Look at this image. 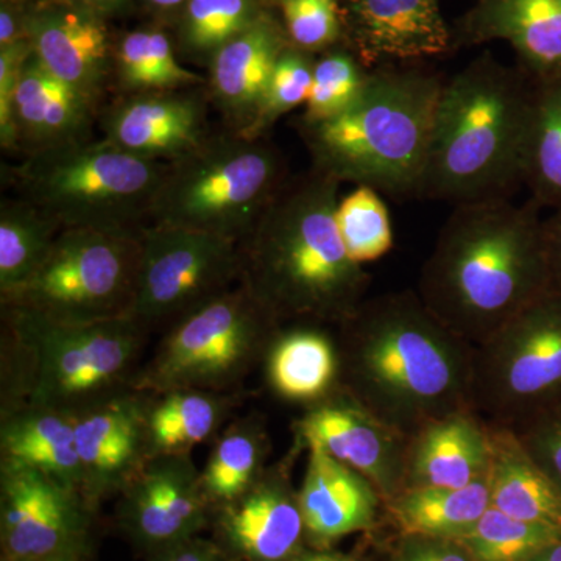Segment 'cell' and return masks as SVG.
I'll use <instances>...</instances> for the list:
<instances>
[{
    "instance_id": "obj_25",
    "label": "cell",
    "mask_w": 561,
    "mask_h": 561,
    "mask_svg": "<svg viewBox=\"0 0 561 561\" xmlns=\"http://www.w3.org/2000/svg\"><path fill=\"white\" fill-rule=\"evenodd\" d=\"M265 386L278 400L302 409L342 387L337 335L323 324L290 323L276 331L262 360Z\"/></svg>"
},
{
    "instance_id": "obj_47",
    "label": "cell",
    "mask_w": 561,
    "mask_h": 561,
    "mask_svg": "<svg viewBox=\"0 0 561 561\" xmlns=\"http://www.w3.org/2000/svg\"><path fill=\"white\" fill-rule=\"evenodd\" d=\"M527 561H561V538L542 548Z\"/></svg>"
},
{
    "instance_id": "obj_14",
    "label": "cell",
    "mask_w": 561,
    "mask_h": 561,
    "mask_svg": "<svg viewBox=\"0 0 561 561\" xmlns=\"http://www.w3.org/2000/svg\"><path fill=\"white\" fill-rule=\"evenodd\" d=\"M291 431L301 451L319 449L353 468L371 482L383 502L404 491L408 435L368 411L343 387L305 408Z\"/></svg>"
},
{
    "instance_id": "obj_49",
    "label": "cell",
    "mask_w": 561,
    "mask_h": 561,
    "mask_svg": "<svg viewBox=\"0 0 561 561\" xmlns=\"http://www.w3.org/2000/svg\"><path fill=\"white\" fill-rule=\"evenodd\" d=\"M92 2L101 3V5H114V3H119L121 0H92Z\"/></svg>"
},
{
    "instance_id": "obj_23",
    "label": "cell",
    "mask_w": 561,
    "mask_h": 561,
    "mask_svg": "<svg viewBox=\"0 0 561 561\" xmlns=\"http://www.w3.org/2000/svg\"><path fill=\"white\" fill-rule=\"evenodd\" d=\"M491 427L476 411L443 416L409 437L405 489H463L489 478Z\"/></svg>"
},
{
    "instance_id": "obj_43",
    "label": "cell",
    "mask_w": 561,
    "mask_h": 561,
    "mask_svg": "<svg viewBox=\"0 0 561 561\" xmlns=\"http://www.w3.org/2000/svg\"><path fill=\"white\" fill-rule=\"evenodd\" d=\"M389 561H476L453 538L401 537Z\"/></svg>"
},
{
    "instance_id": "obj_48",
    "label": "cell",
    "mask_w": 561,
    "mask_h": 561,
    "mask_svg": "<svg viewBox=\"0 0 561 561\" xmlns=\"http://www.w3.org/2000/svg\"><path fill=\"white\" fill-rule=\"evenodd\" d=\"M150 2L153 5L161 7V9H173V7H179L187 0H150Z\"/></svg>"
},
{
    "instance_id": "obj_31",
    "label": "cell",
    "mask_w": 561,
    "mask_h": 561,
    "mask_svg": "<svg viewBox=\"0 0 561 561\" xmlns=\"http://www.w3.org/2000/svg\"><path fill=\"white\" fill-rule=\"evenodd\" d=\"M271 434L261 415L231 420L214 438L201 470L203 493L213 511L250 490L271 465Z\"/></svg>"
},
{
    "instance_id": "obj_1",
    "label": "cell",
    "mask_w": 561,
    "mask_h": 561,
    "mask_svg": "<svg viewBox=\"0 0 561 561\" xmlns=\"http://www.w3.org/2000/svg\"><path fill=\"white\" fill-rule=\"evenodd\" d=\"M335 328L343 389L394 430L412 437L432 421L474 411L476 346L416 290L367 298Z\"/></svg>"
},
{
    "instance_id": "obj_16",
    "label": "cell",
    "mask_w": 561,
    "mask_h": 561,
    "mask_svg": "<svg viewBox=\"0 0 561 561\" xmlns=\"http://www.w3.org/2000/svg\"><path fill=\"white\" fill-rule=\"evenodd\" d=\"M297 445L268 465L241 496L214 508L213 538L238 561H291L306 548L305 522L291 470Z\"/></svg>"
},
{
    "instance_id": "obj_38",
    "label": "cell",
    "mask_w": 561,
    "mask_h": 561,
    "mask_svg": "<svg viewBox=\"0 0 561 561\" xmlns=\"http://www.w3.org/2000/svg\"><path fill=\"white\" fill-rule=\"evenodd\" d=\"M313 65L316 61L308 51L294 46L284 50L273 69L256 121L245 138H261L280 116L308 102Z\"/></svg>"
},
{
    "instance_id": "obj_41",
    "label": "cell",
    "mask_w": 561,
    "mask_h": 561,
    "mask_svg": "<svg viewBox=\"0 0 561 561\" xmlns=\"http://www.w3.org/2000/svg\"><path fill=\"white\" fill-rule=\"evenodd\" d=\"M117 72L122 88L131 94L160 91L150 46V32H133L125 36L117 57Z\"/></svg>"
},
{
    "instance_id": "obj_39",
    "label": "cell",
    "mask_w": 561,
    "mask_h": 561,
    "mask_svg": "<svg viewBox=\"0 0 561 561\" xmlns=\"http://www.w3.org/2000/svg\"><path fill=\"white\" fill-rule=\"evenodd\" d=\"M278 5L287 38L297 49L312 54L341 39V0H278Z\"/></svg>"
},
{
    "instance_id": "obj_50",
    "label": "cell",
    "mask_w": 561,
    "mask_h": 561,
    "mask_svg": "<svg viewBox=\"0 0 561 561\" xmlns=\"http://www.w3.org/2000/svg\"><path fill=\"white\" fill-rule=\"evenodd\" d=\"M61 561H83V560H61Z\"/></svg>"
},
{
    "instance_id": "obj_26",
    "label": "cell",
    "mask_w": 561,
    "mask_h": 561,
    "mask_svg": "<svg viewBox=\"0 0 561 561\" xmlns=\"http://www.w3.org/2000/svg\"><path fill=\"white\" fill-rule=\"evenodd\" d=\"M92 111L87 98L54 76L32 51L14 95L18 147L24 144L31 154L88 138Z\"/></svg>"
},
{
    "instance_id": "obj_37",
    "label": "cell",
    "mask_w": 561,
    "mask_h": 561,
    "mask_svg": "<svg viewBox=\"0 0 561 561\" xmlns=\"http://www.w3.org/2000/svg\"><path fill=\"white\" fill-rule=\"evenodd\" d=\"M261 14L256 0H187L184 43L195 54L213 57Z\"/></svg>"
},
{
    "instance_id": "obj_21",
    "label": "cell",
    "mask_w": 561,
    "mask_h": 561,
    "mask_svg": "<svg viewBox=\"0 0 561 561\" xmlns=\"http://www.w3.org/2000/svg\"><path fill=\"white\" fill-rule=\"evenodd\" d=\"M298 496L306 545L313 549H331L348 535L373 529L383 508L367 478L319 449L308 451Z\"/></svg>"
},
{
    "instance_id": "obj_7",
    "label": "cell",
    "mask_w": 561,
    "mask_h": 561,
    "mask_svg": "<svg viewBox=\"0 0 561 561\" xmlns=\"http://www.w3.org/2000/svg\"><path fill=\"white\" fill-rule=\"evenodd\" d=\"M169 162L144 160L106 140L35 151L11 169L21 201L68 228L140 232L151 220Z\"/></svg>"
},
{
    "instance_id": "obj_44",
    "label": "cell",
    "mask_w": 561,
    "mask_h": 561,
    "mask_svg": "<svg viewBox=\"0 0 561 561\" xmlns=\"http://www.w3.org/2000/svg\"><path fill=\"white\" fill-rule=\"evenodd\" d=\"M147 561H238L214 540V538L192 537L147 557Z\"/></svg>"
},
{
    "instance_id": "obj_28",
    "label": "cell",
    "mask_w": 561,
    "mask_h": 561,
    "mask_svg": "<svg viewBox=\"0 0 561 561\" xmlns=\"http://www.w3.org/2000/svg\"><path fill=\"white\" fill-rule=\"evenodd\" d=\"M491 505L519 522L561 535V489L524 449L515 432L490 424Z\"/></svg>"
},
{
    "instance_id": "obj_27",
    "label": "cell",
    "mask_w": 561,
    "mask_h": 561,
    "mask_svg": "<svg viewBox=\"0 0 561 561\" xmlns=\"http://www.w3.org/2000/svg\"><path fill=\"white\" fill-rule=\"evenodd\" d=\"M0 463L44 472L81 493L73 413L27 405L0 416Z\"/></svg>"
},
{
    "instance_id": "obj_32",
    "label": "cell",
    "mask_w": 561,
    "mask_h": 561,
    "mask_svg": "<svg viewBox=\"0 0 561 561\" xmlns=\"http://www.w3.org/2000/svg\"><path fill=\"white\" fill-rule=\"evenodd\" d=\"M524 184L541 208H561V79L531 81Z\"/></svg>"
},
{
    "instance_id": "obj_15",
    "label": "cell",
    "mask_w": 561,
    "mask_h": 561,
    "mask_svg": "<svg viewBox=\"0 0 561 561\" xmlns=\"http://www.w3.org/2000/svg\"><path fill=\"white\" fill-rule=\"evenodd\" d=\"M210 519L213 507L192 456L147 460L117 494V527L147 557L197 537Z\"/></svg>"
},
{
    "instance_id": "obj_5",
    "label": "cell",
    "mask_w": 561,
    "mask_h": 561,
    "mask_svg": "<svg viewBox=\"0 0 561 561\" xmlns=\"http://www.w3.org/2000/svg\"><path fill=\"white\" fill-rule=\"evenodd\" d=\"M443 84L420 68L371 69L359 101L341 116L298 121L312 168L341 183L416 197Z\"/></svg>"
},
{
    "instance_id": "obj_3",
    "label": "cell",
    "mask_w": 561,
    "mask_h": 561,
    "mask_svg": "<svg viewBox=\"0 0 561 561\" xmlns=\"http://www.w3.org/2000/svg\"><path fill=\"white\" fill-rule=\"evenodd\" d=\"M341 184L313 168L287 180L239 242L241 283L280 324L339 327L368 298L335 224Z\"/></svg>"
},
{
    "instance_id": "obj_12",
    "label": "cell",
    "mask_w": 561,
    "mask_h": 561,
    "mask_svg": "<svg viewBox=\"0 0 561 561\" xmlns=\"http://www.w3.org/2000/svg\"><path fill=\"white\" fill-rule=\"evenodd\" d=\"M139 239L130 317L149 332L169 330L241 283V245L234 239L160 224L144 227Z\"/></svg>"
},
{
    "instance_id": "obj_35",
    "label": "cell",
    "mask_w": 561,
    "mask_h": 561,
    "mask_svg": "<svg viewBox=\"0 0 561 561\" xmlns=\"http://www.w3.org/2000/svg\"><path fill=\"white\" fill-rule=\"evenodd\" d=\"M335 224L346 253L356 264L381 260L393 247L389 209L371 187L357 186L339 201Z\"/></svg>"
},
{
    "instance_id": "obj_30",
    "label": "cell",
    "mask_w": 561,
    "mask_h": 561,
    "mask_svg": "<svg viewBox=\"0 0 561 561\" xmlns=\"http://www.w3.org/2000/svg\"><path fill=\"white\" fill-rule=\"evenodd\" d=\"M491 505L489 478L463 489H408L383 502L400 537L453 538L474 526Z\"/></svg>"
},
{
    "instance_id": "obj_9",
    "label": "cell",
    "mask_w": 561,
    "mask_h": 561,
    "mask_svg": "<svg viewBox=\"0 0 561 561\" xmlns=\"http://www.w3.org/2000/svg\"><path fill=\"white\" fill-rule=\"evenodd\" d=\"M283 324L239 283L165 332L130 389L236 391L256 367Z\"/></svg>"
},
{
    "instance_id": "obj_10",
    "label": "cell",
    "mask_w": 561,
    "mask_h": 561,
    "mask_svg": "<svg viewBox=\"0 0 561 561\" xmlns=\"http://www.w3.org/2000/svg\"><path fill=\"white\" fill-rule=\"evenodd\" d=\"M139 262V232L61 230L35 275L2 309L60 324L130 317Z\"/></svg>"
},
{
    "instance_id": "obj_19",
    "label": "cell",
    "mask_w": 561,
    "mask_h": 561,
    "mask_svg": "<svg viewBox=\"0 0 561 561\" xmlns=\"http://www.w3.org/2000/svg\"><path fill=\"white\" fill-rule=\"evenodd\" d=\"M453 36L454 47L507 41L531 81L561 79V0H479Z\"/></svg>"
},
{
    "instance_id": "obj_2",
    "label": "cell",
    "mask_w": 561,
    "mask_h": 561,
    "mask_svg": "<svg viewBox=\"0 0 561 561\" xmlns=\"http://www.w3.org/2000/svg\"><path fill=\"white\" fill-rule=\"evenodd\" d=\"M541 209L531 198L470 203L443 225L416 294L472 346L551 289Z\"/></svg>"
},
{
    "instance_id": "obj_22",
    "label": "cell",
    "mask_w": 561,
    "mask_h": 561,
    "mask_svg": "<svg viewBox=\"0 0 561 561\" xmlns=\"http://www.w3.org/2000/svg\"><path fill=\"white\" fill-rule=\"evenodd\" d=\"M291 46L278 22L262 13L210 57L209 90L231 131L247 136L256 121L280 55Z\"/></svg>"
},
{
    "instance_id": "obj_42",
    "label": "cell",
    "mask_w": 561,
    "mask_h": 561,
    "mask_svg": "<svg viewBox=\"0 0 561 561\" xmlns=\"http://www.w3.org/2000/svg\"><path fill=\"white\" fill-rule=\"evenodd\" d=\"M32 51L28 39L0 49V142L7 150L18 147L14 95H16L22 66L31 57Z\"/></svg>"
},
{
    "instance_id": "obj_33",
    "label": "cell",
    "mask_w": 561,
    "mask_h": 561,
    "mask_svg": "<svg viewBox=\"0 0 561 561\" xmlns=\"http://www.w3.org/2000/svg\"><path fill=\"white\" fill-rule=\"evenodd\" d=\"M61 228L24 201L2 202L0 210V298L10 300L46 260Z\"/></svg>"
},
{
    "instance_id": "obj_11",
    "label": "cell",
    "mask_w": 561,
    "mask_h": 561,
    "mask_svg": "<svg viewBox=\"0 0 561 561\" xmlns=\"http://www.w3.org/2000/svg\"><path fill=\"white\" fill-rule=\"evenodd\" d=\"M561 401V294L549 289L476 346L472 405L513 427Z\"/></svg>"
},
{
    "instance_id": "obj_13",
    "label": "cell",
    "mask_w": 561,
    "mask_h": 561,
    "mask_svg": "<svg viewBox=\"0 0 561 561\" xmlns=\"http://www.w3.org/2000/svg\"><path fill=\"white\" fill-rule=\"evenodd\" d=\"M94 513L80 491L57 479L0 463L2 561L83 560Z\"/></svg>"
},
{
    "instance_id": "obj_34",
    "label": "cell",
    "mask_w": 561,
    "mask_h": 561,
    "mask_svg": "<svg viewBox=\"0 0 561 561\" xmlns=\"http://www.w3.org/2000/svg\"><path fill=\"white\" fill-rule=\"evenodd\" d=\"M560 538L557 531L519 522L490 505L482 518L457 541L476 561H527Z\"/></svg>"
},
{
    "instance_id": "obj_18",
    "label": "cell",
    "mask_w": 561,
    "mask_h": 561,
    "mask_svg": "<svg viewBox=\"0 0 561 561\" xmlns=\"http://www.w3.org/2000/svg\"><path fill=\"white\" fill-rule=\"evenodd\" d=\"M343 27L365 68L437 57L454 47L440 0H341Z\"/></svg>"
},
{
    "instance_id": "obj_8",
    "label": "cell",
    "mask_w": 561,
    "mask_h": 561,
    "mask_svg": "<svg viewBox=\"0 0 561 561\" xmlns=\"http://www.w3.org/2000/svg\"><path fill=\"white\" fill-rule=\"evenodd\" d=\"M279 151L239 133L206 138L169 162L150 224L241 242L286 184Z\"/></svg>"
},
{
    "instance_id": "obj_29",
    "label": "cell",
    "mask_w": 561,
    "mask_h": 561,
    "mask_svg": "<svg viewBox=\"0 0 561 561\" xmlns=\"http://www.w3.org/2000/svg\"><path fill=\"white\" fill-rule=\"evenodd\" d=\"M243 394L239 391L172 390L151 394L147 405L149 457L192 456L214 440L231 421Z\"/></svg>"
},
{
    "instance_id": "obj_40",
    "label": "cell",
    "mask_w": 561,
    "mask_h": 561,
    "mask_svg": "<svg viewBox=\"0 0 561 561\" xmlns=\"http://www.w3.org/2000/svg\"><path fill=\"white\" fill-rule=\"evenodd\" d=\"M511 430L531 459L561 489V401Z\"/></svg>"
},
{
    "instance_id": "obj_6",
    "label": "cell",
    "mask_w": 561,
    "mask_h": 561,
    "mask_svg": "<svg viewBox=\"0 0 561 561\" xmlns=\"http://www.w3.org/2000/svg\"><path fill=\"white\" fill-rule=\"evenodd\" d=\"M2 311L0 416L27 405L73 413L130 389L149 335L131 317L60 324Z\"/></svg>"
},
{
    "instance_id": "obj_17",
    "label": "cell",
    "mask_w": 561,
    "mask_h": 561,
    "mask_svg": "<svg viewBox=\"0 0 561 561\" xmlns=\"http://www.w3.org/2000/svg\"><path fill=\"white\" fill-rule=\"evenodd\" d=\"M150 393L125 389L73 412L76 445L83 467V497L92 511L122 489L147 463V405Z\"/></svg>"
},
{
    "instance_id": "obj_46",
    "label": "cell",
    "mask_w": 561,
    "mask_h": 561,
    "mask_svg": "<svg viewBox=\"0 0 561 561\" xmlns=\"http://www.w3.org/2000/svg\"><path fill=\"white\" fill-rule=\"evenodd\" d=\"M291 561H368L360 557L350 556L332 551V549H313L306 546L305 549Z\"/></svg>"
},
{
    "instance_id": "obj_36",
    "label": "cell",
    "mask_w": 561,
    "mask_h": 561,
    "mask_svg": "<svg viewBox=\"0 0 561 561\" xmlns=\"http://www.w3.org/2000/svg\"><path fill=\"white\" fill-rule=\"evenodd\" d=\"M370 72L353 51H328L313 65L311 91L301 121L321 122L341 116L359 101Z\"/></svg>"
},
{
    "instance_id": "obj_45",
    "label": "cell",
    "mask_w": 561,
    "mask_h": 561,
    "mask_svg": "<svg viewBox=\"0 0 561 561\" xmlns=\"http://www.w3.org/2000/svg\"><path fill=\"white\" fill-rule=\"evenodd\" d=\"M546 262H548L551 289L561 294V208L552 210L548 219L542 220Z\"/></svg>"
},
{
    "instance_id": "obj_20",
    "label": "cell",
    "mask_w": 561,
    "mask_h": 561,
    "mask_svg": "<svg viewBox=\"0 0 561 561\" xmlns=\"http://www.w3.org/2000/svg\"><path fill=\"white\" fill-rule=\"evenodd\" d=\"M205 117L198 95L138 92L110 110L103 119V138L144 160L172 162L208 138Z\"/></svg>"
},
{
    "instance_id": "obj_24",
    "label": "cell",
    "mask_w": 561,
    "mask_h": 561,
    "mask_svg": "<svg viewBox=\"0 0 561 561\" xmlns=\"http://www.w3.org/2000/svg\"><path fill=\"white\" fill-rule=\"evenodd\" d=\"M27 36L43 65L95 106L110 73L103 24L84 11L49 10L27 18Z\"/></svg>"
},
{
    "instance_id": "obj_4",
    "label": "cell",
    "mask_w": 561,
    "mask_h": 561,
    "mask_svg": "<svg viewBox=\"0 0 561 561\" xmlns=\"http://www.w3.org/2000/svg\"><path fill=\"white\" fill-rule=\"evenodd\" d=\"M531 80L481 57L443 84L416 198L470 205L512 198L526 175Z\"/></svg>"
}]
</instances>
